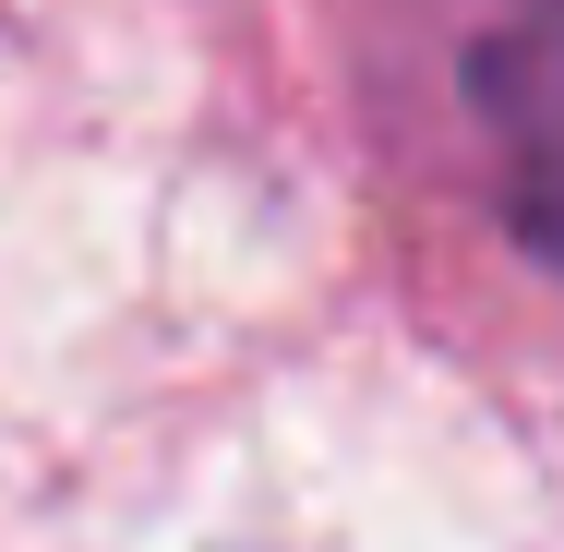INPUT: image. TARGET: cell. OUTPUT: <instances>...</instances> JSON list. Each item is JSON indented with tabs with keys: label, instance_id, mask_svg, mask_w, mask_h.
<instances>
[{
	"label": "cell",
	"instance_id": "obj_1",
	"mask_svg": "<svg viewBox=\"0 0 564 552\" xmlns=\"http://www.w3.org/2000/svg\"><path fill=\"white\" fill-rule=\"evenodd\" d=\"M480 109L505 120V156H517V228L564 252V12H541L529 36H492Z\"/></svg>",
	"mask_w": 564,
	"mask_h": 552
}]
</instances>
